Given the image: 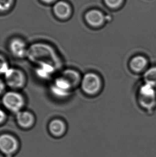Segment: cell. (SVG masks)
Returning a JSON list of instances; mask_svg holds the SVG:
<instances>
[{"label":"cell","mask_w":156,"mask_h":157,"mask_svg":"<svg viewBox=\"0 0 156 157\" xmlns=\"http://www.w3.org/2000/svg\"><path fill=\"white\" fill-rule=\"evenodd\" d=\"M147 61L142 56H137L131 60L130 66L135 71H141L146 67Z\"/></svg>","instance_id":"obj_14"},{"label":"cell","mask_w":156,"mask_h":157,"mask_svg":"<svg viewBox=\"0 0 156 157\" xmlns=\"http://www.w3.org/2000/svg\"><path fill=\"white\" fill-rule=\"evenodd\" d=\"M48 128L51 134L56 137L62 136L66 131L65 124L59 119H54L51 121Z\"/></svg>","instance_id":"obj_13"},{"label":"cell","mask_w":156,"mask_h":157,"mask_svg":"<svg viewBox=\"0 0 156 157\" xmlns=\"http://www.w3.org/2000/svg\"><path fill=\"white\" fill-rule=\"evenodd\" d=\"M10 68L6 59L0 54V75H3Z\"/></svg>","instance_id":"obj_18"},{"label":"cell","mask_w":156,"mask_h":157,"mask_svg":"<svg viewBox=\"0 0 156 157\" xmlns=\"http://www.w3.org/2000/svg\"><path fill=\"white\" fill-rule=\"evenodd\" d=\"M27 57L30 61L39 65L49 63L58 69L61 60L55 49L46 43H35L28 48Z\"/></svg>","instance_id":"obj_1"},{"label":"cell","mask_w":156,"mask_h":157,"mask_svg":"<svg viewBox=\"0 0 156 157\" xmlns=\"http://www.w3.org/2000/svg\"><path fill=\"white\" fill-rule=\"evenodd\" d=\"M6 87V84L4 81L0 78V95L4 93Z\"/></svg>","instance_id":"obj_21"},{"label":"cell","mask_w":156,"mask_h":157,"mask_svg":"<svg viewBox=\"0 0 156 157\" xmlns=\"http://www.w3.org/2000/svg\"><path fill=\"white\" fill-rule=\"evenodd\" d=\"M16 119L17 124L24 129L32 127L35 122L34 115L28 110H22L16 113Z\"/></svg>","instance_id":"obj_10"},{"label":"cell","mask_w":156,"mask_h":157,"mask_svg":"<svg viewBox=\"0 0 156 157\" xmlns=\"http://www.w3.org/2000/svg\"><path fill=\"white\" fill-rule=\"evenodd\" d=\"M61 76L66 79L70 83L72 87L78 84L80 79V76L78 72L71 69H68L64 71Z\"/></svg>","instance_id":"obj_15"},{"label":"cell","mask_w":156,"mask_h":157,"mask_svg":"<svg viewBox=\"0 0 156 157\" xmlns=\"http://www.w3.org/2000/svg\"><path fill=\"white\" fill-rule=\"evenodd\" d=\"M58 0H40V1L45 4H54Z\"/></svg>","instance_id":"obj_22"},{"label":"cell","mask_w":156,"mask_h":157,"mask_svg":"<svg viewBox=\"0 0 156 157\" xmlns=\"http://www.w3.org/2000/svg\"><path fill=\"white\" fill-rule=\"evenodd\" d=\"M18 149V142L13 135L8 134L0 135V151L6 155H12Z\"/></svg>","instance_id":"obj_4"},{"label":"cell","mask_w":156,"mask_h":157,"mask_svg":"<svg viewBox=\"0 0 156 157\" xmlns=\"http://www.w3.org/2000/svg\"><path fill=\"white\" fill-rule=\"evenodd\" d=\"M15 0H0V13H3L10 11L15 5Z\"/></svg>","instance_id":"obj_16"},{"label":"cell","mask_w":156,"mask_h":157,"mask_svg":"<svg viewBox=\"0 0 156 157\" xmlns=\"http://www.w3.org/2000/svg\"><path fill=\"white\" fill-rule=\"evenodd\" d=\"M57 68L51 64L42 63L37 65L35 69V74L39 78L42 79H48L50 78Z\"/></svg>","instance_id":"obj_11"},{"label":"cell","mask_w":156,"mask_h":157,"mask_svg":"<svg viewBox=\"0 0 156 157\" xmlns=\"http://www.w3.org/2000/svg\"><path fill=\"white\" fill-rule=\"evenodd\" d=\"M154 85L151 83H147L140 89V102L146 108L152 107L154 103L155 91Z\"/></svg>","instance_id":"obj_7"},{"label":"cell","mask_w":156,"mask_h":157,"mask_svg":"<svg viewBox=\"0 0 156 157\" xmlns=\"http://www.w3.org/2000/svg\"><path fill=\"white\" fill-rule=\"evenodd\" d=\"M72 86L66 79L60 76L53 82L50 86V92L53 96L58 98H64L68 96Z\"/></svg>","instance_id":"obj_5"},{"label":"cell","mask_w":156,"mask_h":157,"mask_svg":"<svg viewBox=\"0 0 156 157\" xmlns=\"http://www.w3.org/2000/svg\"><path fill=\"white\" fill-rule=\"evenodd\" d=\"M85 18L87 23L93 26H99L103 23V14L97 10H92L87 13Z\"/></svg>","instance_id":"obj_12"},{"label":"cell","mask_w":156,"mask_h":157,"mask_svg":"<svg viewBox=\"0 0 156 157\" xmlns=\"http://www.w3.org/2000/svg\"><path fill=\"white\" fill-rule=\"evenodd\" d=\"M147 83H151L154 85L156 84V67L151 68L144 75Z\"/></svg>","instance_id":"obj_17"},{"label":"cell","mask_w":156,"mask_h":157,"mask_svg":"<svg viewBox=\"0 0 156 157\" xmlns=\"http://www.w3.org/2000/svg\"><path fill=\"white\" fill-rule=\"evenodd\" d=\"M81 85L86 93L93 94L98 91L101 87V81L97 75L89 73L84 76Z\"/></svg>","instance_id":"obj_6"},{"label":"cell","mask_w":156,"mask_h":157,"mask_svg":"<svg viewBox=\"0 0 156 157\" xmlns=\"http://www.w3.org/2000/svg\"><path fill=\"white\" fill-rule=\"evenodd\" d=\"M9 48L14 57L21 59L27 56L28 48L25 42L21 39H12L9 44Z\"/></svg>","instance_id":"obj_8"},{"label":"cell","mask_w":156,"mask_h":157,"mask_svg":"<svg viewBox=\"0 0 156 157\" xmlns=\"http://www.w3.org/2000/svg\"><path fill=\"white\" fill-rule=\"evenodd\" d=\"M6 114L4 110L0 108V124L6 120Z\"/></svg>","instance_id":"obj_20"},{"label":"cell","mask_w":156,"mask_h":157,"mask_svg":"<svg viewBox=\"0 0 156 157\" xmlns=\"http://www.w3.org/2000/svg\"><path fill=\"white\" fill-rule=\"evenodd\" d=\"M2 102L7 110L16 114L22 110L25 105V99L19 92L10 91L6 92L3 94Z\"/></svg>","instance_id":"obj_2"},{"label":"cell","mask_w":156,"mask_h":157,"mask_svg":"<svg viewBox=\"0 0 156 157\" xmlns=\"http://www.w3.org/2000/svg\"><path fill=\"white\" fill-rule=\"evenodd\" d=\"M123 0H104L106 4L111 8H117L122 3Z\"/></svg>","instance_id":"obj_19"},{"label":"cell","mask_w":156,"mask_h":157,"mask_svg":"<svg viewBox=\"0 0 156 157\" xmlns=\"http://www.w3.org/2000/svg\"><path fill=\"white\" fill-rule=\"evenodd\" d=\"M4 76L5 83L12 89H20L25 84V75L21 70L17 68H9L4 74Z\"/></svg>","instance_id":"obj_3"},{"label":"cell","mask_w":156,"mask_h":157,"mask_svg":"<svg viewBox=\"0 0 156 157\" xmlns=\"http://www.w3.org/2000/svg\"><path fill=\"white\" fill-rule=\"evenodd\" d=\"M53 12L57 18L66 19L71 16L72 9L68 2L63 0H58L53 4Z\"/></svg>","instance_id":"obj_9"}]
</instances>
